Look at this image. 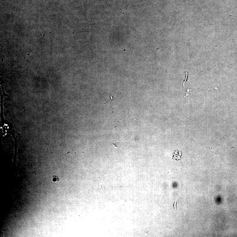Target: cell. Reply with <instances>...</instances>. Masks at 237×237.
Masks as SVG:
<instances>
[{"label": "cell", "mask_w": 237, "mask_h": 237, "mask_svg": "<svg viewBox=\"0 0 237 237\" xmlns=\"http://www.w3.org/2000/svg\"><path fill=\"white\" fill-rule=\"evenodd\" d=\"M191 89H187V92L186 93V95H185V96H184V97H186L189 96V95L191 94Z\"/></svg>", "instance_id": "7a4b0ae2"}, {"label": "cell", "mask_w": 237, "mask_h": 237, "mask_svg": "<svg viewBox=\"0 0 237 237\" xmlns=\"http://www.w3.org/2000/svg\"><path fill=\"white\" fill-rule=\"evenodd\" d=\"M53 179H55V180H53L54 181H56V179H59V178H56V177H55V178H53Z\"/></svg>", "instance_id": "5b68a950"}, {"label": "cell", "mask_w": 237, "mask_h": 237, "mask_svg": "<svg viewBox=\"0 0 237 237\" xmlns=\"http://www.w3.org/2000/svg\"><path fill=\"white\" fill-rule=\"evenodd\" d=\"M181 156V152L177 150L174 152V154L173 156V159L175 160H178L180 159Z\"/></svg>", "instance_id": "6da1fadb"}, {"label": "cell", "mask_w": 237, "mask_h": 237, "mask_svg": "<svg viewBox=\"0 0 237 237\" xmlns=\"http://www.w3.org/2000/svg\"><path fill=\"white\" fill-rule=\"evenodd\" d=\"M113 145L116 148H118L119 146V143L118 142H116L113 143Z\"/></svg>", "instance_id": "3957f363"}, {"label": "cell", "mask_w": 237, "mask_h": 237, "mask_svg": "<svg viewBox=\"0 0 237 237\" xmlns=\"http://www.w3.org/2000/svg\"><path fill=\"white\" fill-rule=\"evenodd\" d=\"M185 74H186V77H185V80L183 81V86H184V83H185V82L187 80V75H188V73H187V72H185Z\"/></svg>", "instance_id": "277c9868"}]
</instances>
